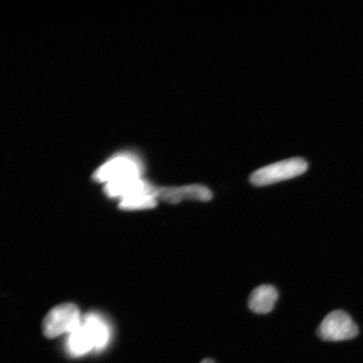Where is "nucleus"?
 <instances>
[{"label":"nucleus","instance_id":"f257e3e1","mask_svg":"<svg viewBox=\"0 0 363 363\" xmlns=\"http://www.w3.org/2000/svg\"><path fill=\"white\" fill-rule=\"evenodd\" d=\"M142 163L133 155L122 154L113 157L94 172V179L99 183L110 184L139 179L143 174Z\"/></svg>","mask_w":363,"mask_h":363},{"label":"nucleus","instance_id":"f03ea898","mask_svg":"<svg viewBox=\"0 0 363 363\" xmlns=\"http://www.w3.org/2000/svg\"><path fill=\"white\" fill-rule=\"evenodd\" d=\"M308 169V163L301 157L287 159V160L272 163L254 172L250 177V181L254 186L271 185L279 182L296 178Z\"/></svg>","mask_w":363,"mask_h":363},{"label":"nucleus","instance_id":"7ed1b4c3","mask_svg":"<svg viewBox=\"0 0 363 363\" xmlns=\"http://www.w3.org/2000/svg\"><path fill=\"white\" fill-rule=\"evenodd\" d=\"M82 320L79 308L74 303H66L54 307L43 320L45 337L53 339L62 334H70L79 328Z\"/></svg>","mask_w":363,"mask_h":363},{"label":"nucleus","instance_id":"20e7f679","mask_svg":"<svg viewBox=\"0 0 363 363\" xmlns=\"http://www.w3.org/2000/svg\"><path fill=\"white\" fill-rule=\"evenodd\" d=\"M318 335L328 342H342L355 338L359 330L350 315L342 311L330 313L318 328Z\"/></svg>","mask_w":363,"mask_h":363},{"label":"nucleus","instance_id":"39448f33","mask_svg":"<svg viewBox=\"0 0 363 363\" xmlns=\"http://www.w3.org/2000/svg\"><path fill=\"white\" fill-rule=\"evenodd\" d=\"M158 188L139 179L133 189L121 199L120 208L124 211H140L155 208L158 199Z\"/></svg>","mask_w":363,"mask_h":363},{"label":"nucleus","instance_id":"423d86ee","mask_svg":"<svg viewBox=\"0 0 363 363\" xmlns=\"http://www.w3.org/2000/svg\"><path fill=\"white\" fill-rule=\"evenodd\" d=\"M213 194L206 186L190 184L181 187H167L158 189V199L170 204L189 201H210Z\"/></svg>","mask_w":363,"mask_h":363},{"label":"nucleus","instance_id":"0eeeda50","mask_svg":"<svg viewBox=\"0 0 363 363\" xmlns=\"http://www.w3.org/2000/svg\"><path fill=\"white\" fill-rule=\"evenodd\" d=\"M279 294L271 285H261L249 297V307L257 314H267L274 308Z\"/></svg>","mask_w":363,"mask_h":363},{"label":"nucleus","instance_id":"6e6552de","mask_svg":"<svg viewBox=\"0 0 363 363\" xmlns=\"http://www.w3.org/2000/svg\"><path fill=\"white\" fill-rule=\"evenodd\" d=\"M82 322L92 337L95 349L106 347L110 339V328L106 320L96 313H89Z\"/></svg>","mask_w":363,"mask_h":363},{"label":"nucleus","instance_id":"1a4fd4ad","mask_svg":"<svg viewBox=\"0 0 363 363\" xmlns=\"http://www.w3.org/2000/svg\"><path fill=\"white\" fill-rule=\"evenodd\" d=\"M67 348L74 356L84 355L95 348L92 337L82 322L79 328L69 334Z\"/></svg>","mask_w":363,"mask_h":363},{"label":"nucleus","instance_id":"9d476101","mask_svg":"<svg viewBox=\"0 0 363 363\" xmlns=\"http://www.w3.org/2000/svg\"><path fill=\"white\" fill-rule=\"evenodd\" d=\"M201 363H216V362L210 359V358H206V359L203 360Z\"/></svg>","mask_w":363,"mask_h":363}]
</instances>
